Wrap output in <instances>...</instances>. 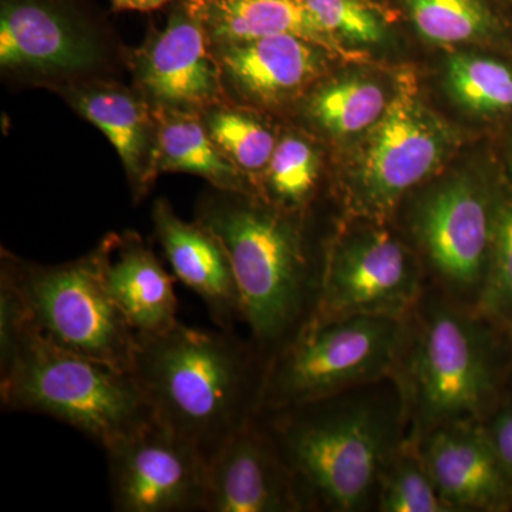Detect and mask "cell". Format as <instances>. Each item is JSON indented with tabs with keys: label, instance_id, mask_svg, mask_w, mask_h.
<instances>
[{
	"label": "cell",
	"instance_id": "cell-20",
	"mask_svg": "<svg viewBox=\"0 0 512 512\" xmlns=\"http://www.w3.org/2000/svg\"><path fill=\"white\" fill-rule=\"evenodd\" d=\"M211 46L291 35L309 40L330 56L352 60L345 45L330 35L305 0H197Z\"/></svg>",
	"mask_w": 512,
	"mask_h": 512
},
{
	"label": "cell",
	"instance_id": "cell-14",
	"mask_svg": "<svg viewBox=\"0 0 512 512\" xmlns=\"http://www.w3.org/2000/svg\"><path fill=\"white\" fill-rule=\"evenodd\" d=\"M228 100L279 109L301 99L325 70V49L298 36L261 37L214 45Z\"/></svg>",
	"mask_w": 512,
	"mask_h": 512
},
{
	"label": "cell",
	"instance_id": "cell-1",
	"mask_svg": "<svg viewBox=\"0 0 512 512\" xmlns=\"http://www.w3.org/2000/svg\"><path fill=\"white\" fill-rule=\"evenodd\" d=\"M291 474L302 511H363L377 498L407 416L396 377L258 413Z\"/></svg>",
	"mask_w": 512,
	"mask_h": 512
},
{
	"label": "cell",
	"instance_id": "cell-28",
	"mask_svg": "<svg viewBox=\"0 0 512 512\" xmlns=\"http://www.w3.org/2000/svg\"><path fill=\"white\" fill-rule=\"evenodd\" d=\"M478 306L484 315L512 316V201L504 202L494 212L490 265Z\"/></svg>",
	"mask_w": 512,
	"mask_h": 512
},
{
	"label": "cell",
	"instance_id": "cell-5",
	"mask_svg": "<svg viewBox=\"0 0 512 512\" xmlns=\"http://www.w3.org/2000/svg\"><path fill=\"white\" fill-rule=\"evenodd\" d=\"M416 325L406 360L396 367L413 441L447 424L477 421L494 389L490 339L463 305L431 301Z\"/></svg>",
	"mask_w": 512,
	"mask_h": 512
},
{
	"label": "cell",
	"instance_id": "cell-6",
	"mask_svg": "<svg viewBox=\"0 0 512 512\" xmlns=\"http://www.w3.org/2000/svg\"><path fill=\"white\" fill-rule=\"evenodd\" d=\"M126 55L94 0H0V70L12 82L55 92L113 79Z\"/></svg>",
	"mask_w": 512,
	"mask_h": 512
},
{
	"label": "cell",
	"instance_id": "cell-8",
	"mask_svg": "<svg viewBox=\"0 0 512 512\" xmlns=\"http://www.w3.org/2000/svg\"><path fill=\"white\" fill-rule=\"evenodd\" d=\"M404 319L313 318L266 366L259 412L315 402L393 376L406 336Z\"/></svg>",
	"mask_w": 512,
	"mask_h": 512
},
{
	"label": "cell",
	"instance_id": "cell-17",
	"mask_svg": "<svg viewBox=\"0 0 512 512\" xmlns=\"http://www.w3.org/2000/svg\"><path fill=\"white\" fill-rule=\"evenodd\" d=\"M416 444L448 510H488L507 495V473L490 434L477 421L439 427Z\"/></svg>",
	"mask_w": 512,
	"mask_h": 512
},
{
	"label": "cell",
	"instance_id": "cell-30",
	"mask_svg": "<svg viewBox=\"0 0 512 512\" xmlns=\"http://www.w3.org/2000/svg\"><path fill=\"white\" fill-rule=\"evenodd\" d=\"M29 323L25 305L8 276L0 274V375L12 365Z\"/></svg>",
	"mask_w": 512,
	"mask_h": 512
},
{
	"label": "cell",
	"instance_id": "cell-33",
	"mask_svg": "<svg viewBox=\"0 0 512 512\" xmlns=\"http://www.w3.org/2000/svg\"><path fill=\"white\" fill-rule=\"evenodd\" d=\"M510 167L512 171V141H511V148H510Z\"/></svg>",
	"mask_w": 512,
	"mask_h": 512
},
{
	"label": "cell",
	"instance_id": "cell-7",
	"mask_svg": "<svg viewBox=\"0 0 512 512\" xmlns=\"http://www.w3.org/2000/svg\"><path fill=\"white\" fill-rule=\"evenodd\" d=\"M0 274L8 276L25 305L29 328L57 348L130 372L137 333L101 279L99 255L42 265L2 249Z\"/></svg>",
	"mask_w": 512,
	"mask_h": 512
},
{
	"label": "cell",
	"instance_id": "cell-2",
	"mask_svg": "<svg viewBox=\"0 0 512 512\" xmlns=\"http://www.w3.org/2000/svg\"><path fill=\"white\" fill-rule=\"evenodd\" d=\"M156 421L211 458L261 410L266 363L251 340L178 320L137 336L131 370Z\"/></svg>",
	"mask_w": 512,
	"mask_h": 512
},
{
	"label": "cell",
	"instance_id": "cell-26",
	"mask_svg": "<svg viewBox=\"0 0 512 512\" xmlns=\"http://www.w3.org/2000/svg\"><path fill=\"white\" fill-rule=\"evenodd\" d=\"M414 28L437 45L487 39L497 22L483 0H406Z\"/></svg>",
	"mask_w": 512,
	"mask_h": 512
},
{
	"label": "cell",
	"instance_id": "cell-22",
	"mask_svg": "<svg viewBox=\"0 0 512 512\" xmlns=\"http://www.w3.org/2000/svg\"><path fill=\"white\" fill-rule=\"evenodd\" d=\"M202 123L225 157L245 175L258 195L279 137L258 110L227 100L200 114Z\"/></svg>",
	"mask_w": 512,
	"mask_h": 512
},
{
	"label": "cell",
	"instance_id": "cell-11",
	"mask_svg": "<svg viewBox=\"0 0 512 512\" xmlns=\"http://www.w3.org/2000/svg\"><path fill=\"white\" fill-rule=\"evenodd\" d=\"M126 67L154 110L201 114L228 100L197 0H173L164 28L127 49Z\"/></svg>",
	"mask_w": 512,
	"mask_h": 512
},
{
	"label": "cell",
	"instance_id": "cell-15",
	"mask_svg": "<svg viewBox=\"0 0 512 512\" xmlns=\"http://www.w3.org/2000/svg\"><path fill=\"white\" fill-rule=\"evenodd\" d=\"M296 511L291 474L256 414L208 463L205 512Z\"/></svg>",
	"mask_w": 512,
	"mask_h": 512
},
{
	"label": "cell",
	"instance_id": "cell-10",
	"mask_svg": "<svg viewBox=\"0 0 512 512\" xmlns=\"http://www.w3.org/2000/svg\"><path fill=\"white\" fill-rule=\"evenodd\" d=\"M320 271L313 318L380 315L404 319L421 301L419 265L402 242L384 229H363L340 238Z\"/></svg>",
	"mask_w": 512,
	"mask_h": 512
},
{
	"label": "cell",
	"instance_id": "cell-31",
	"mask_svg": "<svg viewBox=\"0 0 512 512\" xmlns=\"http://www.w3.org/2000/svg\"><path fill=\"white\" fill-rule=\"evenodd\" d=\"M488 434H490L491 440H493L495 450H497L505 473L512 480V410L501 413L494 420Z\"/></svg>",
	"mask_w": 512,
	"mask_h": 512
},
{
	"label": "cell",
	"instance_id": "cell-23",
	"mask_svg": "<svg viewBox=\"0 0 512 512\" xmlns=\"http://www.w3.org/2000/svg\"><path fill=\"white\" fill-rule=\"evenodd\" d=\"M390 99L373 80L365 77H340L322 84L309 94L306 116L335 137L362 133L382 119Z\"/></svg>",
	"mask_w": 512,
	"mask_h": 512
},
{
	"label": "cell",
	"instance_id": "cell-32",
	"mask_svg": "<svg viewBox=\"0 0 512 512\" xmlns=\"http://www.w3.org/2000/svg\"><path fill=\"white\" fill-rule=\"evenodd\" d=\"M173 0H110L111 8L116 12H154L170 5Z\"/></svg>",
	"mask_w": 512,
	"mask_h": 512
},
{
	"label": "cell",
	"instance_id": "cell-29",
	"mask_svg": "<svg viewBox=\"0 0 512 512\" xmlns=\"http://www.w3.org/2000/svg\"><path fill=\"white\" fill-rule=\"evenodd\" d=\"M323 28L340 43L377 45L386 37V23L365 0H305Z\"/></svg>",
	"mask_w": 512,
	"mask_h": 512
},
{
	"label": "cell",
	"instance_id": "cell-13",
	"mask_svg": "<svg viewBox=\"0 0 512 512\" xmlns=\"http://www.w3.org/2000/svg\"><path fill=\"white\" fill-rule=\"evenodd\" d=\"M493 229L494 212L470 178L441 185L416 215L421 247L447 291L460 299L473 293L480 296L490 265Z\"/></svg>",
	"mask_w": 512,
	"mask_h": 512
},
{
	"label": "cell",
	"instance_id": "cell-21",
	"mask_svg": "<svg viewBox=\"0 0 512 512\" xmlns=\"http://www.w3.org/2000/svg\"><path fill=\"white\" fill-rule=\"evenodd\" d=\"M157 174H191L220 191L256 195L245 175L212 140L200 114L156 110Z\"/></svg>",
	"mask_w": 512,
	"mask_h": 512
},
{
	"label": "cell",
	"instance_id": "cell-3",
	"mask_svg": "<svg viewBox=\"0 0 512 512\" xmlns=\"http://www.w3.org/2000/svg\"><path fill=\"white\" fill-rule=\"evenodd\" d=\"M195 218L227 249L242 322L268 366L311 322L318 306L320 272L309 258L298 212L258 195L212 188L198 202Z\"/></svg>",
	"mask_w": 512,
	"mask_h": 512
},
{
	"label": "cell",
	"instance_id": "cell-12",
	"mask_svg": "<svg viewBox=\"0 0 512 512\" xmlns=\"http://www.w3.org/2000/svg\"><path fill=\"white\" fill-rule=\"evenodd\" d=\"M117 512H205L208 461L157 421L106 448Z\"/></svg>",
	"mask_w": 512,
	"mask_h": 512
},
{
	"label": "cell",
	"instance_id": "cell-16",
	"mask_svg": "<svg viewBox=\"0 0 512 512\" xmlns=\"http://www.w3.org/2000/svg\"><path fill=\"white\" fill-rule=\"evenodd\" d=\"M55 93L106 136L119 154L133 200H144L158 178V117L153 106L137 89L113 79L67 84Z\"/></svg>",
	"mask_w": 512,
	"mask_h": 512
},
{
	"label": "cell",
	"instance_id": "cell-27",
	"mask_svg": "<svg viewBox=\"0 0 512 512\" xmlns=\"http://www.w3.org/2000/svg\"><path fill=\"white\" fill-rule=\"evenodd\" d=\"M376 507L382 512L450 511L421 460L416 441H404L387 461L380 476Z\"/></svg>",
	"mask_w": 512,
	"mask_h": 512
},
{
	"label": "cell",
	"instance_id": "cell-24",
	"mask_svg": "<svg viewBox=\"0 0 512 512\" xmlns=\"http://www.w3.org/2000/svg\"><path fill=\"white\" fill-rule=\"evenodd\" d=\"M319 177L318 148L299 134H284L259 184L258 197L282 210L299 212L315 194Z\"/></svg>",
	"mask_w": 512,
	"mask_h": 512
},
{
	"label": "cell",
	"instance_id": "cell-25",
	"mask_svg": "<svg viewBox=\"0 0 512 512\" xmlns=\"http://www.w3.org/2000/svg\"><path fill=\"white\" fill-rule=\"evenodd\" d=\"M448 92L464 109L476 114L512 110V70L490 57L457 53L447 60Z\"/></svg>",
	"mask_w": 512,
	"mask_h": 512
},
{
	"label": "cell",
	"instance_id": "cell-9",
	"mask_svg": "<svg viewBox=\"0 0 512 512\" xmlns=\"http://www.w3.org/2000/svg\"><path fill=\"white\" fill-rule=\"evenodd\" d=\"M451 144L450 128L421 100L412 77L404 76L363 146L353 184L356 207L386 214L443 164Z\"/></svg>",
	"mask_w": 512,
	"mask_h": 512
},
{
	"label": "cell",
	"instance_id": "cell-18",
	"mask_svg": "<svg viewBox=\"0 0 512 512\" xmlns=\"http://www.w3.org/2000/svg\"><path fill=\"white\" fill-rule=\"evenodd\" d=\"M151 218L175 276L204 302L217 328L235 332L242 320L241 296L221 239L197 218L183 220L167 198L154 202Z\"/></svg>",
	"mask_w": 512,
	"mask_h": 512
},
{
	"label": "cell",
	"instance_id": "cell-4",
	"mask_svg": "<svg viewBox=\"0 0 512 512\" xmlns=\"http://www.w3.org/2000/svg\"><path fill=\"white\" fill-rule=\"evenodd\" d=\"M0 399L6 409L67 424L103 450L156 421L133 373L57 348L30 328L0 375Z\"/></svg>",
	"mask_w": 512,
	"mask_h": 512
},
{
	"label": "cell",
	"instance_id": "cell-19",
	"mask_svg": "<svg viewBox=\"0 0 512 512\" xmlns=\"http://www.w3.org/2000/svg\"><path fill=\"white\" fill-rule=\"evenodd\" d=\"M101 279L137 336L156 335L178 322L173 278L134 231L109 232L96 245Z\"/></svg>",
	"mask_w": 512,
	"mask_h": 512
}]
</instances>
